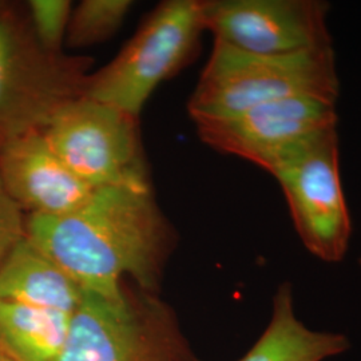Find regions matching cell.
I'll list each match as a JSON object with an SVG mask.
<instances>
[{
	"mask_svg": "<svg viewBox=\"0 0 361 361\" xmlns=\"http://www.w3.org/2000/svg\"><path fill=\"white\" fill-rule=\"evenodd\" d=\"M26 237L82 289L116 295L129 279L157 295L177 235L152 189L101 188L73 212L26 214Z\"/></svg>",
	"mask_w": 361,
	"mask_h": 361,
	"instance_id": "6da1fadb",
	"label": "cell"
},
{
	"mask_svg": "<svg viewBox=\"0 0 361 361\" xmlns=\"http://www.w3.org/2000/svg\"><path fill=\"white\" fill-rule=\"evenodd\" d=\"M340 79L334 47L290 55H258L214 40L188 102L194 122L241 114L258 104L293 97L337 102Z\"/></svg>",
	"mask_w": 361,
	"mask_h": 361,
	"instance_id": "7a4b0ae2",
	"label": "cell"
},
{
	"mask_svg": "<svg viewBox=\"0 0 361 361\" xmlns=\"http://www.w3.org/2000/svg\"><path fill=\"white\" fill-rule=\"evenodd\" d=\"M55 361H202L158 295L126 281L116 295L85 290Z\"/></svg>",
	"mask_w": 361,
	"mask_h": 361,
	"instance_id": "3957f363",
	"label": "cell"
},
{
	"mask_svg": "<svg viewBox=\"0 0 361 361\" xmlns=\"http://www.w3.org/2000/svg\"><path fill=\"white\" fill-rule=\"evenodd\" d=\"M91 67L89 56L44 50L27 13L0 6V147L43 131L66 104L85 97Z\"/></svg>",
	"mask_w": 361,
	"mask_h": 361,
	"instance_id": "277c9868",
	"label": "cell"
},
{
	"mask_svg": "<svg viewBox=\"0 0 361 361\" xmlns=\"http://www.w3.org/2000/svg\"><path fill=\"white\" fill-rule=\"evenodd\" d=\"M202 0H168L143 22L116 58L91 73L85 97L140 116L155 89L197 55Z\"/></svg>",
	"mask_w": 361,
	"mask_h": 361,
	"instance_id": "5b68a950",
	"label": "cell"
},
{
	"mask_svg": "<svg viewBox=\"0 0 361 361\" xmlns=\"http://www.w3.org/2000/svg\"><path fill=\"white\" fill-rule=\"evenodd\" d=\"M42 133L91 189H152L137 116L82 97L61 109Z\"/></svg>",
	"mask_w": 361,
	"mask_h": 361,
	"instance_id": "8992f818",
	"label": "cell"
},
{
	"mask_svg": "<svg viewBox=\"0 0 361 361\" xmlns=\"http://www.w3.org/2000/svg\"><path fill=\"white\" fill-rule=\"evenodd\" d=\"M271 174L281 186L307 250L324 262H341L348 250L352 221L341 182L337 128L302 145Z\"/></svg>",
	"mask_w": 361,
	"mask_h": 361,
	"instance_id": "52a82bcc",
	"label": "cell"
},
{
	"mask_svg": "<svg viewBox=\"0 0 361 361\" xmlns=\"http://www.w3.org/2000/svg\"><path fill=\"white\" fill-rule=\"evenodd\" d=\"M337 122L334 101L293 97L258 104L229 118L194 123L200 140L212 149L271 173L312 138L337 128Z\"/></svg>",
	"mask_w": 361,
	"mask_h": 361,
	"instance_id": "ba28073f",
	"label": "cell"
},
{
	"mask_svg": "<svg viewBox=\"0 0 361 361\" xmlns=\"http://www.w3.org/2000/svg\"><path fill=\"white\" fill-rule=\"evenodd\" d=\"M328 13L322 0H202L205 31L214 40L258 55L331 47Z\"/></svg>",
	"mask_w": 361,
	"mask_h": 361,
	"instance_id": "9c48e42d",
	"label": "cell"
},
{
	"mask_svg": "<svg viewBox=\"0 0 361 361\" xmlns=\"http://www.w3.org/2000/svg\"><path fill=\"white\" fill-rule=\"evenodd\" d=\"M0 180L23 213L38 216L73 212L94 192L54 152L42 131L0 147Z\"/></svg>",
	"mask_w": 361,
	"mask_h": 361,
	"instance_id": "30bf717a",
	"label": "cell"
},
{
	"mask_svg": "<svg viewBox=\"0 0 361 361\" xmlns=\"http://www.w3.org/2000/svg\"><path fill=\"white\" fill-rule=\"evenodd\" d=\"M83 289L25 237L0 265V298L73 314Z\"/></svg>",
	"mask_w": 361,
	"mask_h": 361,
	"instance_id": "8fae6325",
	"label": "cell"
},
{
	"mask_svg": "<svg viewBox=\"0 0 361 361\" xmlns=\"http://www.w3.org/2000/svg\"><path fill=\"white\" fill-rule=\"evenodd\" d=\"M347 336L317 332L297 319L290 283L273 296L271 319L256 344L238 361H324L348 350Z\"/></svg>",
	"mask_w": 361,
	"mask_h": 361,
	"instance_id": "7c38bea8",
	"label": "cell"
},
{
	"mask_svg": "<svg viewBox=\"0 0 361 361\" xmlns=\"http://www.w3.org/2000/svg\"><path fill=\"white\" fill-rule=\"evenodd\" d=\"M70 317L0 298V348L16 361H55L65 347Z\"/></svg>",
	"mask_w": 361,
	"mask_h": 361,
	"instance_id": "4fadbf2b",
	"label": "cell"
},
{
	"mask_svg": "<svg viewBox=\"0 0 361 361\" xmlns=\"http://www.w3.org/2000/svg\"><path fill=\"white\" fill-rule=\"evenodd\" d=\"M130 0H83L73 8L65 43L70 49H85L111 38L126 19Z\"/></svg>",
	"mask_w": 361,
	"mask_h": 361,
	"instance_id": "5bb4252c",
	"label": "cell"
},
{
	"mask_svg": "<svg viewBox=\"0 0 361 361\" xmlns=\"http://www.w3.org/2000/svg\"><path fill=\"white\" fill-rule=\"evenodd\" d=\"M73 8L68 0H31L27 3V19L44 50L54 54L63 52L62 46Z\"/></svg>",
	"mask_w": 361,
	"mask_h": 361,
	"instance_id": "9a60e30c",
	"label": "cell"
},
{
	"mask_svg": "<svg viewBox=\"0 0 361 361\" xmlns=\"http://www.w3.org/2000/svg\"><path fill=\"white\" fill-rule=\"evenodd\" d=\"M26 214L6 192L0 180V265L25 237Z\"/></svg>",
	"mask_w": 361,
	"mask_h": 361,
	"instance_id": "2e32d148",
	"label": "cell"
},
{
	"mask_svg": "<svg viewBox=\"0 0 361 361\" xmlns=\"http://www.w3.org/2000/svg\"><path fill=\"white\" fill-rule=\"evenodd\" d=\"M0 361H16L13 357H11L7 352H4L3 349L0 348Z\"/></svg>",
	"mask_w": 361,
	"mask_h": 361,
	"instance_id": "e0dca14e",
	"label": "cell"
},
{
	"mask_svg": "<svg viewBox=\"0 0 361 361\" xmlns=\"http://www.w3.org/2000/svg\"><path fill=\"white\" fill-rule=\"evenodd\" d=\"M359 264H360V267H361V257H360V259H359Z\"/></svg>",
	"mask_w": 361,
	"mask_h": 361,
	"instance_id": "ac0fdd59",
	"label": "cell"
}]
</instances>
